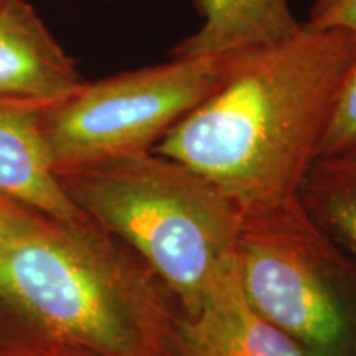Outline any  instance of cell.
<instances>
[{
    "label": "cell",
    "instance_id": "cell-1",
    "mask_svg": "<svg viewBox=\"0 0 356 356\" xmlns=\"http://www.w3.org/2000/svg\"><path fill=\"white\" fill-rule=\"evenodd\" d=\"M355 61V35L302 24L292 37L249 50L152 150L198 172L243 218L292 207Z\"/></svg>",
    "mask_w": 356,
    "mask_h": 356
},
{
    "label": "cell",
    "instance_id": "cell-2",
    "mask_svg": "<svg viewBox=\"0 0 356 356\" xmlns=\"http://www.w3.org/2000/svg\"><path fill=\"white\" fill-rule=\"evenodd\" d=\"M178 312L152 270L88 216L40 215L0 254V345L168 356Z\"/></svg>",
    "mask_w": 356,
    "mask_h": 356
},
{
    "label": "cell",
    "instance_id": "cell-3",
    "mask_svg": "<svg viewBox=\"0 0 356 356\" xmlns=\"http://www.w3.org/2000/svg\"><path fill=\"white\" fill-rule=\"evenodd\" d=\"M71 202L195 314L234 261L243 216L215 185L154 150L56 170Z\"/></svg>",
    "mask_w": 356,
    "mask_h": 356
},
{
    "label": "cell",
    "instance_id": "cell-4",
    "mask_svg": "<svg viewBox=\"0 0 356 356\" xmlns=\"http://www.w3.org/2000/svg\"><path fill=\"white\" fill-rule=\"evenodd\" d=\"M234 267L248 304L310 356L355 348L348 266L304 202L243 218Z\"/></svg>",
    "mask_w": 356,
    "mask_h": 356
},
{
    "label": "cell",
    "instance_id": "cell-5",
    "mask_svg": "<svg viewBox=\"0 0 356 356\" xmlns=\"http://www.w3.org/2000/svg\"><path fill=\"white\" fill-rule=\"evenodd\" d=\"M249 50L172 58L84 81L40 114L55 170L149 152L221 86Z\"/></svg>",
    "mask_w": 356,
    "mask_h": 356
},
{
    "label": "cell",
    "instance_id": "cell-6",
    "mask_svg": "<svg viewBox=\"0 0 356 356\" xmlns=\"http://www.w3.org/2000/svg\"><path fill=\"white\" fill-rule=\"evenodd\" d=\"M168 356L310 355L248 304L233 261L218 275L195 314L178 312Z\"/></svg>",
    "mask_w": 356,
    "mask_h": 356
},
{
    "label": "cell",
    "instance_id": "cell-7",
    "mask_svg": "<svg viewBox=\"0 0 356 356\" xmlns=\"http://www.w3.org/2000/svg\"><path fill=\"white\" fill-rule=\"evenodd\" d=\"M84 83L26 0H0V97L51 104Z\"/></svg>",
    "mask_w": 356,
    "mask_h": 356
},
{
    "label": "cell",
    "instance_id": "cell-8",
    "mask_svg": "<svg viewBox=\"0 0 356 356\" xmlns=\"http://www.w3.org/2000/svg\"><path fill=\"white\" fill-rule=\"evenodd\" d=\"M47 104L0 97V193L56 220L84 218L71 202L43 137Z\"/></svg>",
    "mask_w": 356,
    "mask_h": 356
},
{
    "label": "cell",
    "instance_id": "cell-9",
    "mask_svg": "<svg viewBox=\"0 0 356 356\" xmlns=\"http://www.w3.org/2000/svg\"><path fill=\"white\" fill-rule=\"evenodd\" d=\"M202 26L173 48L172 58L257 50L302 26L289 0H197Z\"/></svg>",
    "mask_w": 356,
    "mask_h": 356
},
{
    "label": "cell",
    "instance_id": "cell-10",
    "mask_svg": "<svg viewBox=\"0 0 356 356\" xmlns=\"http://www.w3.org/2000/svg\"><path fill=\"white\" fill-rule=\"evenodd\" d=\"M302 202L327 233L356 249V160L315 162L305 178Z\"/></svg>",
    "mask_w": 356,
    "mask_h": 356
},
{
    "label": "cell",
    "instance_id": "cell-11",
    "mask_svg": "<svg viewBox=\"0 0 356 356\" xmlns=\"http://www.w3.org/2000/svg\"><path fill=\"white\" fill-rule=\"evenodd\" d=\"M356 160V61L338 91L315 162Z\"/></svg>",
    "mask_w": 356,
    "mask_h": 356
},
{
    "label": "cell",
    "instance_id": "cell-12",
    "mask_svg": "<svg viewBox=\"0 0 356 356\" xmlns=\"http://www.w3.org/2000/svg\"><path fill=\"white\" fill-rule=\"evenodd\" d=\"M40 215L43 213L0 193V254L32 228Z\"/></svg>",
    "mask_w": 356,
    "mask_h": 356
},
{
    "label": "cell",
    "instance_id": "cell-13",
    "mask_svg": "<svg viewBox=\"0 0 356 356\" xmlns=\"http://www.w3.org/2000/svg\"><path fill=\"white\" fill-rule=\"evenodd\" d=\"M315 29H340L356 37V0H335L327 10L307 20Z\"/></svg>",
    "mask_w": 356,
    "mask_h": 356
},
{
    "label": "cell",
    "instance_id": "cell-14",
    "mask_svg": "<svg viewBox=\"0 0 356 356\" xmlns=\"http://www.w3.org/2000/svg\"><path fill=\"white\" fill-rule=\"evenodd\" d=\"M0 356H99L91 351L55 343H6L0 345Z\"/></svg>",
    "mask_w": 356,
    "mask_h": 356
},
{
    "label": "cell",
    "instance_id": "cell-15",
    "mask_svg": "<svg viewBox=\"0 0 356 356\" xmlns=\"http://www.w3.org/2000/svg\"><path fill=\"white\" fill-rule=\"evenodd\" d=\"M333 2H335V0H315L314 7H312L310 17H317V15H320V13H322L323 10H327V8L330 7Z\"/></svg>",
    "mask_w": 356,
    "mask_h": 356
},
{
    "label": "cell",
    "instance_id": "cell-16",
    "mask_svg": "<svg viewBox=\"0 0 356 356\" xmlns=\"http://www.w3.org/2000/svg\"><path fill=\"white\" fill-rule=\"evenodd\" d=\"M346 356H356V346H355V348H353V350H351V351H350V353H348V355H346Z\"/></svg>",
    "mask_w": 356,
    "mask_h": 356
}]
</instances>
